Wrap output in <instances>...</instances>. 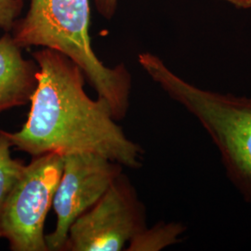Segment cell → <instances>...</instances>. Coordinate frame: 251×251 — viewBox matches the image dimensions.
<instances>
[{
    "mask_svg": "<svg viewBox=\"0 0 251 251\" xmlns=\"http://www.w3.org/2000/svg\"><path fill=\"white\" fill-rule=\"evenodd\" d=\"M96 7L100 13L105 18L110 19L117 9V0H96Z\"/></svg>",
    "mask_w": 251,
    "mask_h": 251,
    "instance_id": "8fae6325",
    "label": "cell"
},
{
    "mask_svg": "<svg viewBox=\"0 0 251 251\" xmlns=\"http://www.w3.org/2000/svg\"><path fill=\"white\" fill-rule=\"evenodd\" d=\"M123 166L93 152L63 156V170L54 194L55 230L46 235L50 251H64L73 223L94 206L122 173Z\"/></svg>",
    "mask_w": 251,
    "mask_h": 251,
    "instance_id": "8992f818",
    "label": "cell"
},
{
    "mask_svg": "<svg viewBox=\"0 0 251 251\" xmlns=\"http://www.w3.org/2000/svg\"><path fill=\"white\" fill-rule=\"evenodd\" d=\"M233 4L234 6L242 9H250L251 8V0H225Z\"/></svg>",
    "mask_w": 251,
    "mask_h": 251,
    "instance_id": "7c38bea8",
    "label": "cell"
},
{
    "mask_svg": "<svg viewBox=\"0 0 251 251\" xmlns=\"http://www.w3.org/2000/svg\"><path fill=\"white\" fill-rule=\"evenodd\" d=\"M11 143L6 131L0 130V204L25 168V163L11 156Z\"/></svg>",
    "mask_w": 251,
    "mask_h": 251,
    "instance_id": "9c48e42d",
    "label": "cell"
},
{
    "mask_svg": "<svg viewBox=\"0 0 251 251\" xmlns=\"http://www.w3.org/2000/svg\"><path fill=\"white\" fill-rule=\"evenodd\" d=\"M145 210L121 173L99 201L71 225L64 251H119L146 229Z\"/></svg>",
    "mask_w": 251,
    "mask_h": 251,
    "instance_id": "5b68a950",
    "label": "cell"
},
{
    "mask_svg": "<svg viewBox=\"0 0 251 251\" xmlns=\"http://www.w3.org/2000/svg\"><path fill=\"white\" fill-rule=\"evenodd\" d=\"M89 0H31L25 18L16 21L12 37L19 47L42 46L66 55L76 63L98 97L107 100L116 120L129 106L131 76L123 63L104 66L90 46Z\"/></svg>",
    "mask_w": 251,
    "mask_h": 251,
    "instance_id": "7a4b0ae2",
    "label": "cell"
},
{
    "mask_svg": "<svg viewBox=\"0 0 251 251\" xmlns=\"http://www.w3.org/2000/svg\"><path fill=\"white\" fill-rule=\"evenodd\" d=\"M23 7V0H0V28L11 31Z\"/></svg>",
    "mask_w": 251,
    "mask_h": 251,
    "instance_id": "30bf717a",
    "label": "cell"
},
{
    "mask_svg": "<svg viewBox=\"0 0 251 251\" xmlns=\"http://www.w3.org/2000/svg\"><path fill=\"white\" fill-rule=\"evenodd\" d=\"M139 63L206 129L230 178L251 203V98L198 88L171 72L151 53L140 54Z\"/></svg>",
    "mask_w": 251,
    "mask_h": 251,
    "instance_id": "3957f363",
    "label": "cell"
},
{
    "mask_svg": "<svg viewBox=\"0 0 251 251\" xmlns=\"http://www.w3.org/2000/svg\"><path fill=\"white\" fill-rule=\"evenodd\" d=\"M39 66L25 60L12 36L0 38V114L30 102L37 86Z\"/></svg>",
    "mask_w": 251,
    "mask_h": 251,
    "instance_id": "52a82bcc",
    "label": "cell"
},
{
    "mask_svg": "<svg viewBox=\"0 0 251 251\" xmlns=\"http://www.w3.org/2000/svg\"><path fill=\"white\" fill-rule=\"evenodd\" d=\"M63 170V156H34L0 204V239L12 251H50L44 226Z\"/></svg>",
    "mask_w": 251,
    "mask_h": 251,
    "instance_id": "277c9868",
    "label": "cell"
},
{
    "mask_svg": "<svg viewBox=\"0 0 251 251\" xmlns=\"http://www.w3.org/2000/svg\"><path fill=\"white\" fill-rule=\"evenodd\" d=\"M181 227L177 225H157L152 229H145L129 242L126 251H159L176 242Z\"/></svg>",
    "mask_w": 251,
    "mask_h": 251,
    "instance_id": "ba28073f",
    "label": "cell"
},
{
    "mask_svg": "<svg viewBox=\"0 0 251 251\" xmlns=\"http://www.w3.org/2000/svg\"><path fill=\"white\" fill-rule=\"evenodd\" d=\"M33 57L39 66L37 86L25 125L17 132L6 131L11 146L32 157L93 152L123 167H141L143 149L126 138L106 100L88 96L80 67L49 48Z\"/></svg>",
    "mask_w": 251,
    "mask_h": 251,
    "instance_id": "6da1fadb",
    "label": "cell"
}]
</instances>
